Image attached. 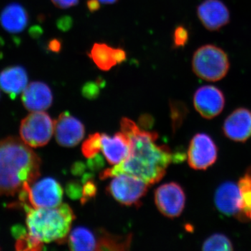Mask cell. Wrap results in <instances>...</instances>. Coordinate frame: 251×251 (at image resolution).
Segmentation results:
<instances>
[{"label":"cell","mask_w":251,"mask_h":251,"mask_svg":"<svg viewBox=\"0 0 251 251\" xmlns=\"http://www.w3.org/2000/svg\"><path fill=\"white\" fill-rule=\"evenodd\" d=\"M197 14L204 27L219 31L230 21L228 8L221 0H204L198 6Z\"/></svg>","instance_id":"7c38bea8"},{"label":"cell","mask_w":251,"mask_h":251,"mask_svg":"<svg viewBox=\"0 0 251 251\" xmlns=\"http://www.w3.org/2000/svg\"><path fill=\"white\" fill-rule=\"evenodd\" d=\"M246 175H247L251 179V166L247 168V171H246Z\"/></svg>","instance_id":"d590c367"},{"label":"cell","mask_w":251,"mask_h":251,"mask_svg":"<svg viewBox=\"0 0 251 251\" xmlns=\"http://www.w3.org/2000/svg\"><path fill=\"white\" fill-rule=\"evenodd\" d=\"M26 214L27 232L39 242L63 243L71 232L75 216L67 204L52 208L32 207L26 203L21 204Z\"/></svg>","instance_id":"3957f363"},{"label":"cell","mask_w":251,"mask_h":251,"mask_svg":"<svg viewBox=\"0 0 251 251\" xmlns=\"http://www.w3.org/2000/svg\"><path fill=\"white\" fill-rule=\"evenodd\" d=\"M121 131L128 135L130 141L129 155L125 161L113 168L105 169L100 175L101 179H108L117 175L128 174L143 180L148 185L156 184L166 175L171 163L185 154H174L166 145L156 143L158 134L141 129L129 119H122Z\"/></svg>","instance_id":"6da1fadb"},{"label":"cell","mask_w":251,"mask_h":251,"mask_svg":"<svg viewBox=\"0 0 251 251\" xmlns=\"http://www.w3.org/2000/svg\"><path fill=\"white\" fill-rule=\"evenodd\" d=\"M96 234L97 251H127L129 249L131 244V234H113L104 229H99Z\"/></svg>","instance_id":"d6986e66"},{"label":"cell","mask_w":251,"mask_h":251,"mask_svg":"<svg viewBox=\"0 0 251 251\" xmlns=\"http://www.w3.org/2000/svg\"><path fill=\"white\" fill-rule=\"evenodd\" d=\"M187 158L188 165L193 169L206 171L217 160V145L210 135L197 133L190 142Z\"/></svg>","instance_id":"ba28073f"},{"label":"cell","mask_w":251,"mask_h":251,"mask_svg":"<svg viewBox=\"0 0 251 251\" xmlns=\"http://www.w3.org/2000/svg\"><path fill=\"white\" fill-rule=\"evenodd\" d=\"M97 193V186L92 181H87L84 184L82 189V196H81V201L85 203L90 198L94 197Z\"/></svg>","instance_id":"f1b7e54d"},{"label":"cell","mask_w":251,"mask_h":251,"mask_svg":"<svg viewBox=\"0 0 251 251\" xmlns=\"http://www.w3.org/2000/svg\"><path fill=\"white\" fill-rule=\"evenodd\" d=\"M14 230V235L16 237V249L18 251H40L44 244L32 237L24 229L19 228L18 226Z\"/></svg>","instance_id":"603a6c76"},{"label":"cell","mask_w":251,"mask_h":251,"mask_svg":"<svg viewBox=\"0 0 251 251\" xmlns=\"http://www.w3.org/2000/svg\"><path fill=\"white\" fill-rule=\"evenodd\" d=\"M112 54H113V58L117 64H122L126 59V52L125 50L121 49V48H117V49H114L113 48Z\"/></svg>","instance_id":"1f68e13d"},{"label":"cell","mask_w":251,"mask_h":251,"mask_svg":"<svg viewBox=\"0 0 251 251\" xmlns=\"http://www.w3.org/2000/svg\"><path fill=\"white\" fill-rule=\"evenodd\" d=\"M28 75L25 69L19 66L6 68L0 73V88L15 99L27 87Z\"/></svg>","instance_id":"e0dca14e"},{"label":"cell","mask_w":251,"mask_h":251,"mask_svg":"<svg viewBox=\"0 0 251 251\" xmlns=\"http://www.w3.org/2000/svg\"><path fill=\"white\" fill-rule=\"evenodd\" d=\"M171 109L173 127L175 129H176L182 124L185 117L187 115L188 112L187 106L180 100H172Z\"/></svg>","instance_id":"484cf974"},{"label":"cell","mask_w":251,"mask_h":251,"mask_svg":"<svg viewBox=\"0 0 251 251\" xmlns=\"http://www.w3.org/2000/svg\"><path fill=\"white\" fill-rule=\"evenodd\" d=\"M100 151H101L100 133L90 135L82 145V151L84 156L92 158L97 156Z\"/></svg>","instance_id":"d4e9b609"},{"label":"cell","mask_w":251,"mask_h":251,"mask_svg":"<svg viewBox=\"0 0 251 251\" xmlns=\"http://www.w3.org/2000/svg\"><path fill=\"white\" fill-rule=\"evenodd\" d=\"M214 203L219 212L237 218L241 204L240 190L237 184L226 181L220 185L214 195Z\"/></svg>","instance_id":"2e32d148"},{"label":"cell","mask_w":251,"mask_h":251,"mask_svg":"<svg viewBox=\"0 0 251 251\" xmlns=\"http://www.w3.org/2000/svg\"><path fill=\"white\" fill-rule=\"evenodd\" d=\"M101 151L110 164L116 166L125 161L130 151V141L124 132L117 133L113 136L100 134Z\"/></svg>","instance_id":"9a60e30c"},{"label":"cell","mask_w":251,"mask_h":251,"mask_svg":"<svg viewBox=\"0 0 251 251\" xmlns=\"http://www.w3.org/2000/svg\"><path fill=\"white\" fill-rule=\"evenodd\" d=\"M73 19L70 16H64L57 21L59 29L62 31H68L72 27Z\"/></svg>","instance_id":"4dcf8cb0"},{"label":"cell","mask_w":251,"mask_h":251,"mask_svg":"<svg viewBox=\"0 0 251 251\" xmlns=\"http://www.w3.org/2000/svg\"><path fill=\"white\" fill-rule=\"evenodd\" d=\"M29 16L25 9L18 3L7 5L0 14V24L11 34H19L27 27Z\"/></svg>","instance_id":"ac0fdd59"},{"label":"cell","mask_w":251,"mask_h":251,"mask_svg":"<svg viewBox=\"0 0 251 251\" xmlns=\"http://www.w3.org/2000/svg\"><path fill=\"white\" fill-rule=\"evenodd\" d=\"M113 48L110 47L103 43H96L91 50L89 57L92 59L94 64L103 72L110 70L117 65L112 54Z\"/></svg>","instance_id":"44dd1931"},{"label":"cell","mask_w":251,"mask_h":251,"mask_svg":"<svg viewBox=\"0 0 251 251\" xmlns=\"http://www.w3.org/2000/svg\"><path fill=\"white\" fill-rule=\"evenodd\" d=\"M202 251H230L234 250L233 244L224 234L216 233L209 236L202 244Z\"/></svg>","instance_id":"cb8c5ba5"},{"label":"cell","mask_w":251,"mask_h":251,"mask_svg":"<svg viewBox=\"0 0 251 251\" xmlns=\"http://www.w3.org/2000/svg\"><path fill=\"white\" fill-rule=\"evenodd\" d=\"M41 159L22 140L0 141V196H14L40 176Z\"/></svg>","instance_id":"7a4b0ae2"},{"label":"cell","mask_w":251,"mask_h":251,"mask_svg":"<svg viewBox=\"0 0 251 251\" xmlns=\"http://www.w3.org/2000/svg\"><path fill=\"white\" fill-rule=\"evenodd\" d=\"M241 193L240 213L237 219L242 222L251 220V179L247 175L239 179L237 183Z\"/></svg>","instance_id":"7402d4cb"},{"label":"cell","mask_w":251,"mask_h":251,"mask_svg":"<svg viewBox=\"0 0 251 251\" xmlns=\"http://www.w3.org/2000/svg\"><path fill=\"white\" fill-rule=\"evenodd\" d=\"M67 239L72 251H97V234L87 227H75L71 231Z\"/></svg>","instance_id":"ffe728a7"},{"label":"cell","mask_w":251,"mask_h":251,"mask_svg":"<svg viewBox=\"0 0 251 251\" xmlns=\"http://www.w3.org/2000/svg\"><path fill=\"white\" fill-rule=\"evenodd\" d=\"M21 204L32 207L52 208L62 204L63 189L57 180L47 177L34 181L18 194Z\"/></svg>","instance_id":"5b68a950"},{"label":"cell","mask_w":251,"mask_h":251,"mask_svg":"<svg viewBox=\"0 0 251 251\" xmlns=\"http://www.w3.org/2000/svg\"><path fill=\"white\" fill-rule=\"evenodd\" d=\"M54 135L59 145L66 148L76 146L83 139L85 126L69 112H63L54 122Z\"/></svg>","instance_id":"8fae6325"},{"label":"cell","mask_w":251,"mask_h":251,"mask_svg":"<svg viewBox=\"0 0 251 251\" xmlns=\"http://www.w3.org/2000/svg\"><path fill=\"white\" fill-rule=\"evenodd\" d=\"M53 96L49 85L40 81L31 82L22 94L25 108L31 112L44 111L52 105Z\"/></svg>","instance_id":"5bb4252c"},{"label":"cell","mask_w":251,"mask_h":251,"mask_svg":"<svg viewBox=\"0 0 251 251\" xmlns=\"http://www.w3.org/2000/svg\"><path fill=\"white\" fill-rule=\"evenodd\" d=\"M49 49L51 51H53L54 52H58L62 49V43L57 39H54V40L50 42Z\"/></svg>","instance_id":"836d02e7"},{"label":"cell","mask_w":251,"mask_h":251,"mask_svg":"<svg viewBox=\"0 0 251 251\" xmlns=\"http://www.w3.org/2000/svg\"><path fill=\"white\" fill-rule=\"evenodd\" d=\"M87 6L90 12H95L100 9V1L99 0H88L87 1Z\"/></svg>","instance_id":"d6a6232c"},{"label":"cell","mask_w":251,"mask_h":251,"mask_svg":"<svg viewBox=\"0 0 251 251\" xmlns=\"http://www.w3.org/2000/svg\"><path fill=\"white\" fill-rule=\"evenodd\" d=\"M54 131V122L44 111L31 112L23 119L20 126L21 140L30 148L45 146Z\"/></svg>","instance_id":"8992f818"},{"label":"cell","mask_w":251,"mask_h":251,"mask_svg":"<svg viewBox=\"0 0 251 251\" xmlns=\"http://www.w3.org/2000/svg\"><path fill=\"white\" fill-rule=\"evenodd\" d=\"M112 178L108 191L112 197L125 205L139 206L140 201L148 192L150 185L133 175L125 173Z\"/></svg>","instance_id":"52a82bcc"},{"label":"cell","mask_w":251,"mask_h":251,"mask_svg":"<svg viewBox=\"0 0 251 251\" xmlns=\"http://www.w3.org/2000/svg\"><path fill=\"white\" fill-rule=\"evenodd\" d=\"M193 105L198 113L206 120H212L219 115L226 105L222 91L213 85L199 87L193 96Z\"/></svg>","instance_id":"30bf717a"},{"label":"cell","mask_w":251,"mask_h":251,"mask_svg":"<svg viewBox=\"0 0 251 251\" xmlns=\"http://www.w3.org/2000/svg\"><path fill=\"white\" fill-rule=\"evenodd\" d=\"M99 1L103 3V4H112L117 2L118 0H99Z\"/></svg>","instance_id":"e575fe53"},{"label":"cell","mask_w":251,"mask_h":251,"mask_svg":"<svg viewBox=\"0 0 251 251\" xmlns=\"http://www.w3.org/2000/svg\"><path fill=\"white\" fill-rule=\"evenodd\" d=\"M154 201L157 208L163 215L174 219L181 215L184 211L186 194L177 183H167L155 191Z\"/></svg>","instance_id":"9c48e42d"},{"label":"cell","mask_w":251,"mask_h":251,"mask_svg":"<svg viewBox=\"0 0 251 251\" xmlns=\"http://www.w3.org/2000/svg\"><path fill=\"white\" fill-rule=\"evenodd\" d=\"M224 135L237 143H245L251 138V111L239 108L229 114L223 126Z\"/></svg>","instance_id":"4fadbf2b"},{"label":"cell","mask_w":251,"mask_h":251,"mask_svg":"<svg viewBox=\"0 0 251 251\" xmlns=\"http://www.w3.org/2000/svg\"><path fill=\"white\" fill-rule=\"evenodd\" d=\"M229 67L228 56L218 46H202L193 54V72L202 80L209 82L222 80L228 73Z\"/></svg>","instance_id":"277c9868"},{"label":"cell","mask_w":251,"mask_h":251,"mask_svg":"<svg viewBox=\"0 0 251 251\" xmlns=\"http://www.w3.org/2000/svg\"><path fill=\"white\" fill-rule=\"evenodd\" d=\"M59 9H69L78 4L79 0H51Z\"/></svg>","instance_id":"f546056e"},{"label":"cell","mask_w":251,"mask_h":251,"mask_svg":"<svg viewBox=\"0 0 251 251\" xmlns=\"http://www.w3.org/2000/svg\"><path fill=\"white\" fill-rule=\"evenodd\" d=\"M105 85V81L102 78L97 79L96 81H90L82 86V95L89 99L97 98L100 94V88Z\"/></svg>","instance_id":"4316f807"},{"label":"cell","mask_w":251,"mask_h":251,"mask_svg":"<svg viewBox=\"0 0 251 251\" xmlns=\"http://www.w3.org/2000/svg\"><path fill=\"white\" fill-rule=\"evenodd\" d=\"M189 40V32L184 26L179 25L173 33V46L175 49L184 47Z\"/></svg>","instance_id":"83f0119b"}]
</instances>
